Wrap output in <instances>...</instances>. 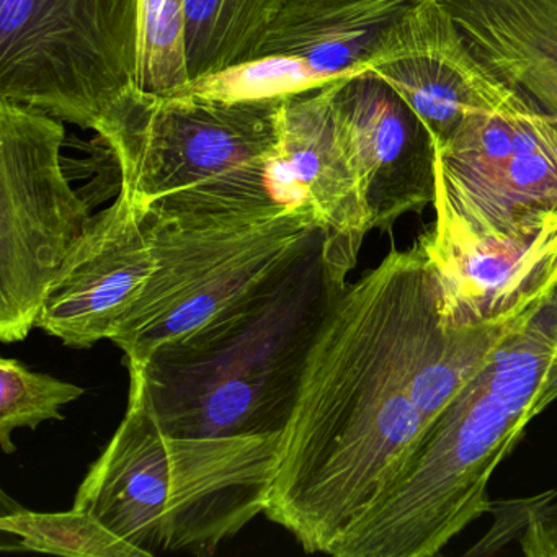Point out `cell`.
<instances>
[{
	"instance_id": "9a60e30c",
	"label": "cell",
	"mask_w": 557,
	"mask_h": 557,
	"mask_svg": "<svg viewBox=\"0 0 557 557\" xmlns=\"http://www.w3.org/2000/svg\"><path fill=\"white\" fill-rule=\"evenodd\" d=\"M475 58L557 122V0H438Z\"/></svg>"
},
{
	"instance_id": "2e32d148",
	"label": "cell",
	"mask_w": 557,
	"mask_h": 557,
	"mask_svg": "<svg viewBox=\"0 0 557 557\" xmlns=\"http://www.w3.org/2000/svg\"><path fill=\"white\" fill-rule=\"evenodd\" d=\"M413 4L412 0H288L252 58H296L331 83L360 76L393 25Z\"/></svg>"
},
{
	"instance_id": "30bf717a",
	"label": "cell",
	"mask_w": 557,
	"mask_h": 557,
	"mask_svg": "<svg viewBox=\"0 0 557 557\" xmlns=\"http://www.w3.org/2000/svg\"><path fill=\"white\" fill-rule=\"evenodd\" d=\"M435 263L446 329L510 325L536 314L557 292V213L510 236L420 234Z\"/></svg>"
},
{
	"instance_id": "7a4b0ae2",
	"label": "cell",
	"mask_w": 557,
	"mask_h": 557,
	"mask_svg": "<svg viewBox=\"0 0 557 557\" xmlns=\"http://www.w3.org/2000/svg\"><path fill=\"white\" fill-rule=\"evenodd\" d=\"M358 252L315 226L239 301L145 363L126 364L156 422L185 436L283 433Z\"/></svg>"
},
{
	"instance_id": "7402d4cb",
	"label": "cell",
	"mask_w": 557,
	"mask_h": 557,
	"mask_svg": "<svg viewBox=\"0 0 557 557\" xmlns=\"http://www.w3.org/2000/svg\"><path fill=\"white\" fill-rule=\"evenodd\" d=\"M556 494L502 502L492 507L495 524L491 533L475 544V553L491 554L498 546L517 540L523 554L530 557H557Z\"/></svg>"
},
{
	"instance_id": "3957f363",
	"label": "cell",
	"mask_w": 557,
	"mask_h": 557,
	"mask_svg": "<svg viewBox=\"0 0 557 557\" xmlns=\"http://www.w3.org/2000/svg\"><path fill=\"white\" fill-rule=\"evenodd\" d=\"M557 400V292L426 430L409 466L332 547L335 557H432L494 507L488 484Z\"/></svg>"
},
{
	"instance_id": "d6986e66",
	"label": "cell",
	"mask_w": 557,
	"mask_h": 557,
	"mask_svg": "<svg viewBox=\"0 0 557 557\" xmlns=\"http://www.w3.org/2000/svg\"><path fill=\"white\" fill-rule=\"evenodd\" d=\"M84 387L50 374L28 370L14 358L0 360V446L5 455L17 451L14 432L37 429L47 420H63L61 407L81 399Z\"/></svg>"
},
{
	"instance_id": "44dd1931",
	"label": "cell",
	"mask_w": 557,
	"mask_h": 557,
	"mask_svg": "<svg viewBox=\"0 0 557 557\" xmlns=\"http://www.w3.org/2000/svg\"><path fill=\"white\" fill-rule=\"evenodd\" d=\"M188 83L185 0H139V89L172 94Z\"/></svg>"
},
{
	"instance_id": "ac0fdd59",
	"label": "cell",
	"mask_w": 557,
	"mask_h": 557,
	"mask_svg": "<svg viewBox=\"0 0 557 557\" xmlns=\"http://www.w3.org/2000/svg\"><path fill=\"white\" fill-rule=\"evenodd\" d=\"M0 530L21 540L18 549L67 557H151L81 508L38 513L22 507L0 517Z\"/></svg>"
},
{
	"instance_id": "ba28073f",
	"label": "cell",
	"mask_w": 557,
	"mask_h": 557,
	"mask_svg": "<svg viewBox=\"0 0 557 557\" xmlns=\"http://www.w3.org/2000/svg\"><path fill=\"white\" fill-rule=\"evenodd\" d=\"M64 122L0 100V338L37 327L48 286L89 227L63 168Z\"/></svg>"
},
{
	"instance_id": "5b68a950",
	"label": "cell",
	"mask_w": 557,
	"mask_h": 557,
	"mask_svg": "<svg viewBox=\"0 0 557 557\" xmlns=\"http://www.w3.org/2000/svg\"><path fill=\"white\" fill-rule=\"evenodd\" d=\"M285 99L230 102L135 87L97 133L119 162L120 188L143 213H263L282 208L270 172Z\"/></svg>"
},
{
	"instance_id": "4fadbf2b",
	"label": "cell",
	"mask_w": 557,
	"mask_h": 557,
	"mask_svg": "<svg viewBox=\"0 0 557 557\" xmlns=\"http://www.w3.org/2000/svg\"><path fill=\"white\" fill-rule=\"evenodd\" d=\"M337 83L286 97L270 190L278 207L312 214L329 233L361 249L373 218L335 112Z\"/></svg>"
},
{
	"instance_id": "277c9868",
	"label": "cell",
	"mask_w": 557,
	"mask_h": 557,
	"mask_svg": "<svg viewBox=\"0 0 557 557\" xmlns=\"http://www.w3.org/2000/svg\"><path fill=\"white\" fill-rule=\"evenodd\" d=\"M282 433L165 432L129 381L125 417L90 466L74 507L149 556L213 554L265 511Z\"/></svg>"
},
{
	"instance_id": "8fae6325",
	"label": "cell",
	"mask_w": 557,
	"mask_h": 557,
	"mask_svg": "<svg viewBox=\"0 0 557 557\" xmlns=\"http://www.w3.org/2000/svg\"><path fill=\"white\" fill-rule=\"evenodd\" d=\"M154 270L143 213L120 188L107 210L61 263L48 286L37 327L64 345L90 348L112 338Z\"/></svg>"
},
{
	"instance_id": "6da1fadb",
	"label": "cell",
	"mask_w": 557,
	"mask_h": 557,
	"mask_svg": "<svg viewBox=\"0 0 557 557\" xmlns=\"http://www.w3.org/2000/svg\"><path fill=\"white\" fill-rule=\"evenodd\" d=\"M528 321L446 329L422 239L391 249L347 285L322 324L263 513L306 553L331 554L403 474L443 410Z\"/></svg>"
},
{
	"instance_id": "52a82bcc",
	"label": "cell",
	"mask_w": 557,
	"mask_h": 557,
	"mask_svg": "<svg viewBox=\"0 0 557 557\" xmlns=\"http://www.w3.org/2000/svg\"><path fill=\"white\" fill-rule=\"evenodd\" d=\"M139 77V0H0V100L97 132Z\"/></svg>"
},
{
	"instance_id": "e0dca14e",
	"label": "cell",
	"mask_w": 557,
	"mask_h": 557,
	"mask_svg": "<svg viewBox=\"0 0 557 557\" xmlns=\"http://www.w3.org/2000/svg\"><path fill=\"white\" fill-rule=\"evenodd\" d=\"M286 2L185 0L188 81L194 83L250 60Z\"/></svg>"
},
{
	"instance_id": "7c38bea8",
	"label": "cell",
	"mask_w": 557,
	"mask_h": 557,
	"mask_svg": "<svg viewBox=\"0 0 557 557\" xmlns=\"http://www.w3.org/2000/svg\"><path fill=\"white\" fill-rule=\"evenodd\" d=\"M367 74L406 102L435 148L445 146L469 115L498 109L513 94L472 54L440 2L410 5Z\"/></svg>"
},
{
	"instance_id": "ffe728a7",
	"label": "cell",
	"mask_w": 557,
	"mask_h": 557,
	"mask_svg": "<svg viewBox=\"0 0 557 557\" xmlns=\"http://www.w3.org/2000/svg\"><path fill=\"white\" fill-rule=\"evenodd\" d=\"M331 81L292 57H259L187 84L181 94L207 99L260 100L292 97L329 86ZM172 92V94H175Z\"/></svg>"
},
{
	"instance_id": "9c48e42d",
	"label": "cell",
	"mask_w": 557,
	"mask_h": 557,
	"mask_svg": "<svg viewBox=\"0 0 557 557\" xmlns=\"http://www.w3.org/2000/svg\"><path fill=\"white\" fill-rule=\"evenodd\" d=\"M435 221L451 236H510L557 213V122L520 92L469 115L435 148Z\"/></svg>"
},
{
	"instance_id": "8992f818",
	"label": "cell",
	"mask_w": 557,
	"mask_h": 557,
	"mask_svg": "<svg viewBox=\"0 0 557 557\" xmlns=\"http://www.w3.org/2000/svg\"><path fill=\"white\" fill-rule=\"evenodd\" d=\"M143 221L154 270L110 338L126 364L145 363L162 345L239 301L321 226L312 214L286 208L249 214L146 211Z\"/></svg>"
},
{
	"instance_id": "5bb4252c",
	"label": "cell",
	"mask_w": 557,
	"mask_h": 557,
	"mask_svg": "<svg viewBox=\"0 0 557 557\" xmlns=\"http://www.w3.org/2000/svg\"><path fill=\"white\" fill-rule=\"evenodd\" d=\"M334 106L363 178L373 230L389 233L397 220L435 200V146L419 116L377 77L335 84Z\"/></svg>"
},
{
	"instance_id": "603a6c76",
	"label": "cell",
	"mask_w": 557,
	"mask_h": 557,
	"mask_svg": "<svg viewBox=\"0 0 557 557\" xmlns=\"http://www.w3.org/2000/svg\"><path fill=\"white\" fill-rule=\"evenodd\" d=\"M416 4H420V2H438V0H412Z\"/></svg>"
}]
</instances>
